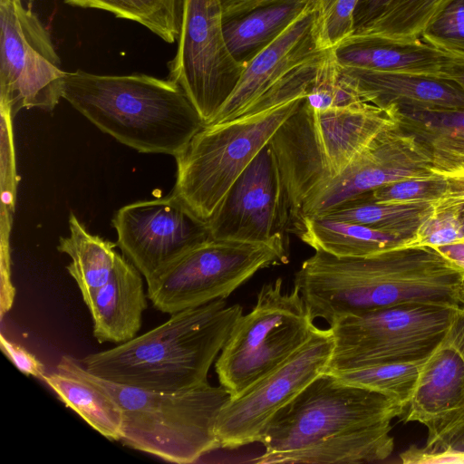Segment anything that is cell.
<instances>
[{
	"label": "cell",
	"instance_id": "1",
	"mask_svg": "<svg viewBox=\"0 0 464 464\" xmlns=\"http://www.w3.org/2000/svg\"><path fill=\"white\" fill-rule=\"evenodd\" d=\"M463 284L464 273L432 246H402L366 256L315 250L294 278L312 317L329 324L401 304L456 309Z\"/></svg>",
	"mask_w": 464,
	"mask_h": 464
},
{
	"label": "cell",
	"instance_id": "2",
	"mask_svg": "<svg viewBox=\"0 0 464 464\" xmlns=\"http://www.w3.org/2000/svg\"><path fill=\"white\" fill-rule=\"evenodd\" d=\"M243 314L226 299L170 314L168 321L79 362L104 380L149 391L177 392L208 382V374Z\"/></svg>",
	"mask_w": 464,
	"mask_h": 464
},
{
	"label": "cell",
	"instance_id": "3",
	"mask_svg": "<svg viewBox=\"0 0 464 464\" xmlns=\"http://www.w3.org/2000/svg\"><path fill=\"white\" fill-rule=\"evenodd\" d=\"M62 98L99 130L142 153L178 157L205 125L172 80L67 72Z\"/></svg>",
	"mask_w": 464,
	"mask_h": 464
},
{
	"label": "cell",
	"instance_id": "4",
	"mask_svg": "<svg viewBox=\"0 0 464 464\" xmlns=\"http://www.w3.org/2000/svg\"><path fill=\"white\" fill-rule=\"evenodd\" d=\"M58 371L82 377L108 392L122 412L123 445L169 462H196L220 447L216 424L220 410L231 398L220 384L164 392L112 382L88 372L68 355Z\"/></svg>",
	"mask_w": 464,
	"mask_h": 464
},
{
	"label": "cell",
	"instance_id": "5",
	"mask_svg": "<svg viewBox=\"0 0 464 464\" xmlns=\"http://www.w3.org/2000/svg\"><path fill=\"white\" fill-rule=\"evenodd\" d=\"M397 122L394 108L362 102L319 111L304 98L269 141L287 191L290 225L312 192L341 175L377 135Z\"/></svg>",
	"mask_w": 464,
	"mask_h": 464
},
{
	"label": "cell",
	"instance_id": "6",
	"mask_svg": "<svg viewBox=\"0 0 464 464\" xmlns=\"http://www.w3.org/2000/svg\"><path fill=\"white\" fill-rule=\"evenodd\" d=\"M304 98L280 103L263 95L237 118L205 125L176 157L172 193L207 222L237 179Z\"/></svg>",
	"mask_w": 464,
	"mask_h": 464
},
{
	"label": "cell",
	"instance_id": "7",
	"mask_svg": "<svg viewBox=\"0 0 464 464\" xmlns=\"http://www.w3.org/2000/svg\"><path fill=\"white\" fill-rule=\"evenodd\" d=\"M314 320L296 287L284 292L282 278L264 285L217 358L219 384L231 398L238 396L308 341L316 328Z\"/></svg>",
	"mask_w": 464,
	"mask_h": 464
},
{
	"label": "cell",
	"instance_id": "8",
	"mask_svg": "<svg viewBox=\"0 0 464 464\" xmlns=\"http://www.w3.org/2000/svg\"><path fill=\"white\" fill-rule=\"evenodd\" d=\"M404 410L382 393L325 372L269 420L259 441L265 452L257 459L293 451L348 431L392 424Z\"/></svg>",
	"mask_w": 464,
	"mask_h": 464
},
{
	"label": "cell",
	"instance_id": "9",
	"mask_svg": "<svg viewBox=\"0 0 464 464\" xmlns=\"http://www.w3.org/2000/svg\"><path fill=\"white\" fill-rule=\"evenodd\" d=\"M287 262L285 239L254 243L209 238L147 282V295L155 309L170 315L226 299L259 270Z\"/></svg>",
	"mask_w": 464,
	"mask_h": 464
},
{
	"label": "cell",
	"instance_id": "10",
	"mask_svg": "<svg viewBox=\"0 0 464 464\" xmlns=\"http://www.w3.org/2000/svg\"><path fill=\"white\" fill-rule=\"evenodd\" d=\"M454 310L401 304L342 317L329 324L334 349L326 372L422 360L444 339Z\"/></svg>",
	"mask_w": 464,
	"mask_h": 464
},
{
	"label": "cell",
	"instance_id": "11",
	"mask_svg": "<svg viewBox=\"0 0 464 464\" xmlns=\"http://www.w3.org/2000/svg\"><path fill=\"white\" fill-rule=\"evenodd\" d=\"M220 0H183L180 31L169 79L188 96L204 125L211 123L236 88L245 66L231 54Z\"/></svg>",
	"mask_w": 464,
	"mask_h": 464
},
{
	"label": "cell",
	"instance_id": "12",
	"mask_svg": "<svg viewBox=\"0 0 464 464\" xmlns=\"http://www.w3.org/2000/svg\"><path fill=\"white\" fill-rule=\"evenodd\" d=\"M66 72L51 35L22 0H0L1 110L52 111L62 98Z\"/></svg>",
	"mask_w": 464,
	"mask_h": 464
},
{
	"label": "cell",
	"instance_id": "13",
	"mask_svg": "<svg viewBox=\"0 0 464 464\" xmlns=\"http://www.w3.org/2000/svg\"><path fill=\"white\" fill-rule=\"evenodd\" d=\"M334 349L330 329L315 328L286 362L230 398L219 411L216 434L224 449L259 442L273 416L313 380L325 372Z\"/></svg>",
	"mask_w": 464,
	"mask_h": 464
},
{
	"label": "cell",
	"instance_id": "14",
	"mask_svg": "<svg viewBox=\"0 0 464 464\" xmlns=\"http://www.w3.org/2000/svg\"><path fill=\"white\" fill-rule=\"evenodd\" d=\"M430 146L399 121L377 135L350 166L303 202L294 224L320 217L365 193L396 181L434 174Z\"/></svg>",
	"mask_w": 464,
	"mask_h": 464
},
{
	"label": "cell",
	"instance_id": "15",
	"mask_svg": "<svg viewBox=\"0 0 464 464\" xmlns=\"http://www.w3.org/2000/svg\"><path fill=\"white\" fill-rule=\"evenodd\" d=\"M111 224L117 246L146 283L211 238L207 222L173 193L125 205L115 212Z\"/></svg>",
	"mask_w": 464,
	"mask_h": 464
},
{
	"label": "cell",
	"instance_id": "16",
	"mask_svg": "<svg viewBox=\"0 0 464 464\" xmlns=\"http://www.w3.org/2000/svg\"><path fill=\"white\" fill-rule=\"evenodd\" d=\"M207 225L213 239L254 243L285 239L290 206L269 143L237 179Z\"/></svg>",
	"mask_w": 464,
	"mask_h": 464
},
{
	"label": "cell",
	"instance_id": "17",
	"mask_svg": "<svg viewBox=\"0 0 464 464\" xmlns=\"http://www.w3.org/2000/svg\"><path fill=\"white\" fill-rule=\"evenodd\" d=\"M316 5H309L246 66L210 124L233 120L296 68L324 55L315 34Z\"/></svg>",
	"mask_w": 464,
	"mask_h": 464
},
{
	"label": "cell",
	"instance_id": "18",
	"mask_svg": "<svg viewBox=\"0 0 464 464\" xmlns=\"http://www.w3.org/2000/svg\"><path fill=\"white\" fill-rule=\"evenodd\" d=\"M332 50L345 67L454 79L464 71V58L446 53L420 38L397 40L353 34Z\"/></svg>",
	"mask_w": 464,
	"mask_h": 464
},
{
	"label": "cell",
	"instance_id": "19",
	"mask_svg": "<svg viewBox=\"0 0 464 464\" xmlns=\"http://www.w3.org/2000/svg\"><path fill=\"white\" fill-rule=\"evenodd\" d=\"M340 67L362 99L377 107L464 110V88L453 79Z\"/></svg>",
	"mask_w": 464,
	"mask_h": 464
},
{
	"label": "cell",
	"instance_id": "20",
	"mask_svg": "<svg viewBox=\"0 0 464 464\" xmlns=\"http://www.w3.org/2000/svg\"><path fill=\"white\" fill-rule=\"evenodd\" d=\"M142 276L130 260L117 254L109 280L85 302L98 343L121 344L138 335L149 299Z\"/></svg>",
	"mask_w": 464,
	"mask_h": 464
},
{
	"label": "cell",
	"instance_id": "21",
	"mask_svg": "<svg viewBox=\"0 0 464 464\" xmlns=\"http://www.w3.org/2000/svg\"><path fill=\"white\" fill-rule=\"evenodd\" d=\"M407 407L406 421L427 429L464 408V362L443 340L422 361Z\"/></svg>",
	"mask_w": 464,
	"mask_h": 464
},
{
	"label": "cell",
	"instance_id": "22",
	"mask_svg": "<svg viewBox=\"0 0 464 464\" xmlns=\"http://www.w3.org/2000/svg\"><path fill=\"white\" fill-rule=\"evenodd\" d=\"M392 424L355 430L256 463H370L388 459L394 450Z\"/></svg>",
	"mask_w": 464,
	"mask_h": 464
},
{
	"label": "cell",
	"instance_id": "23",
	"mask_svg": "<svg viewBox=\"0 0 464 464\" xmlns=\"http://www.w3.org/2000/svg\"><path fill=\"white\" fill-rule=\"evenodd\" d=\"M289 231L314 250L336 256H366L405 246L400 236L368 226L324 217H304Z\"/></svg>",
	"mask_w": 464,
	"mask_h": 464
},
{
	"label": "cell",
	"instance_id": "24",
	"mask_svg": "<svg viewBox=\"0 0 464 464\" xmlns=\"http://www.w3.org/2000/svg\"><path fill=\"white\" fill-rule=\"evenodd\" d=\"M309 5L312 4H273L223 19L224 35L231 54L239 63L246 66Z\"/></svg>",
	"mask_w": 464,
	"mask_h": 464
},
{
	"label": "cell",
	"instance_id": "25",
	"mask_svg": "<svg viewBox=\"0 0 464 464\" xmlns=\"http://www.w3.org/2000/svg\"><path fill=\"white\" fill-rule=\"evenodd\" d=\"M70 234L60 237L57 250L71 257L66 269L85 303L110 278L115 266L117 243L91 234L77 217L69 216Z\"/></svg>",
	"mask_w": 464,
	"mask_h": 464
},
{
	"label": "cell",
	"instance_id": "26",
	"mask_svg": "<svg viewBox=\"0 0 464 464\" xmlns=\"http://www.w3.org/2000/svg\"><path fill=\"white\" fill-rule=\"evenodd\" d=\"M68 408L111 440H121L122 412L104 390L78 375L58 371L42 379Z\"/></svg>",
	"mask_w": 464,
	"mask_h": 464
},
{
	"label": "cell",
	"instance_id": "27",
	"mask_svg": "<svg viewBox=\"0 0 464 464\" xmlns=\"http://www.w3.org/2000/svg\"><path fill=\"white\" fill-rule=\"evenodd\" d=\"M433 212L432 202L382 203L373 200L369 192L320 217L361 224L389 232L405 238L408 241L407 246L420 226Z\"/></svg>",
	"mask_w": 464,
	"mask_h": 464
},
{
	"label": "cell",
	"instance_id": "28",
	"mask_svg": "<svg viewBox=\"0 0 464 464\" xmlns=\"http://www.w3.org/2000/svg\"><path fill=\"white\" fill-rule=\"evenodd\" d=\"M81 8L104 10L118 18L140 24L163 41L179 38L183 0H63Z\"/></svg>",
	"mask_w": 464,
	"mask_h": 464
},
{
	"label": "cell",
	"instance_id": "29",
	"mask_svg": "<svg viewBox=\"0 0 464 464\" xmlns=\"http://www.w3.org/2000/svg\"><path fill=\"white\" fill-rule=\"evenodd\" d=\"M424 359L369 364L330 373L350 384L382 393L405 409L411 400Z\"/></svg>",
	"mask_w": 464,
	"mask_h": 464
},
{
	"label": "cell",
	"instance_id": "30",
	"mask_svg": "<svg viewBox=\"0 0 464 464\" xmlns=\"http://www.w3.org/2000/svg\"><path fill=\"white\" fill-rule=\"evenodd\" d=\"M447 0H395L374 22L354 34L413 40L420 35Z\"/></svg>",
	"mask_w": 464,
	"mask_h": 464
},
{
	"label": "cell",
	"instance_id": "31",
	"mask_svg": "<svg viewBox=\"0 0 464 464\" xmlns=\"http://www.w3.org/2000/svg\"><path fill=\"white\" fill-rule=\"evenodd\" d=\"M396 116L430 147L464 149V110L400 108Z\"/></svg>",
	"mask_w": 464,
	"mask_h": 464
},
{
	"label": "cell",
	"instance_id": "32",
	"mask_svg": "<svg viewBox=\"0 0 464 464\" xmlns=\"http://www.w3.org/2000/svg\"><path fill=\"white\" fill-rule=\"evenodd\" d=\"M304 102L314 110L324 111L365 102L346 79L332 50H329L308 87Z\"/></svg>",
	"mask_w": 464,
	"mask_h": 464
},
{
	"label": "cell",
	"instance_id": "33",
	"mask_svg": "<svg viewBox=\"0 0 464 464\" xmlns=\"http://www.w3.org/2000/svg\"><path fill=\"white\" fill-rule=\"evenodd\" d=\"M360 0H319L315 34L320 49L331 50L353 34L354 13Z\"/></svg>",
	"mask_w": 464,
	"mask_h": 464
},
{
	"label": "cell",
	"instance_id": "34",
	"mask_svg": "<svg viewBox=\"0 0 464 464\" xmlns=\"http://www.w3.org/2000/svg\"><path fill=\"white\" fill-rule=\"evenodd\" d=\"M420 39L464 58V0H449L427 24Z\"/></svg>",
	"mask_w": 464,
	"mask_h": 464
},
{
	"label": "cell",
	"instance_id": "35",
	"mask_svg": "<svg viewBox=\"0 0 464 464\" xmlns=\"http://www.w3.org/2000/svg\"><path fill=\"white\" fill-rule=\"evenodd\" d=\"M444 454H464V408L429 428L424 446H411L400 457L403 463L414 464L420 458Z\"/></svg>",
	"mask_w": 464,
	"mask_h": 464
},
{
	"label": "cell",
	"instance_id": "36",
	"mask_svg": "<svg viewBox=\"0 0 464 464\" xmlns=\"http://www.w3.org/2000/svg\"><path fill=\"white\" fill-rule=\"evenodd\" d=\"M446 179L439 173L413 178L380 187L370 192L371 198L382 203L429 201L435 203L444 194Z\"/></svg>",
	"mask_w": 464,
	"mask_h": 464
},
{
	"label": "cell",
	"instance_id": "37",
	"mask_svg": "<svg viewBox=\"0 0 464 464\" xmlns=\"http://www.w3.org/2000/svg\"><path fill=\"white\" fill-rule=\"evenodd\" d=\"M464 239V221L449 209H435L406 246L439 247Z\"/></svg>",
	"mask_w": 464,
	"mask_h": 464
},
{
	"label": "cell",
	"instance_id": "38",
	"mask_svg": "<svg viewBox=\"0 0 464 464\" xmlns=\"http://www.w3.org/2000/svg\"><path fill=\"white\" fill-rule=\"evenodd\" d=\"M446 179V189L441 198L434 203L435 209H449L464 221V170H433Z\"/></svg>",
	"mask_w": 464,
	"mask_h": 464
},
{
	"label": "cell",
	"instance_id": "39",
	"mask_svg": "<svg viewBox=\"0 0 464 464\" xmlns=\"http://www.w3.org/2000/svg\"><path fill=\"white\" fill-rule=\"evenodd\" d=\"M0 346L6 357L26 375L43 379L46 374L44 364L23 346L0 334Z\"/></svg>",
	"mask_w": 464,
	"mask_h": 464
},
{
	"label": "cell",
	"instance_id": "40",
	"mask_svg": "<svg viewBox=\"0 0 464 464\" xmlns=\"http://www.w3.org/2000/svg\"><path fill=\"white\" fill-rule=\"evenodd\" d=\"M395 0H360L354 13V34L378 19Z\"/></svg>",
	"mask_w": 464,
	"mask_h": 464
},
{
	"label": "cell",
	"instance_id": "41",
	"mask_svg": "<svg viewBox=\"0 0 464 464\" xmlns=\"http://www.w3.org/2000/svg\"><path fill=\"white\" fill-rule=\"evenodd\" d=\"M443 341L458 352L464 362V293L460 306L454 310Z\"/></svg>",
	"mask_w": 464,
	"mask_h": 464
},
{
	"label": "cell",
	"instance_id": "42",
	"mask_svg": "<svg viewBox=\"0 0 464 464\" xmlns=\"http://www.w3.org/2000/svg\"><path fill=\"white\" fill-rule=\"evenodd\" d=\"M433 152L432 170H464V149L430 147Z\"/></svg>",
	"mask_w": 464,
	"mask_h": 464
},
{
	"label": "cell",
	"instance_id": "43",
	"mask_svg": "<svg viewBox=\"0 0 464 464\" xmlns=\"http://www.w3.org/2000/svg\"><path fill=\"white\" fill-rule=\"evenodd\" d=\"M319 0H240L223 8V19L242 14L254 8L285 2H302L317 5Z\"/></svg>",
	"mask_w": 464,
	"mask_h": 464
},
{
	"label": "cell",
	"instance_id": "44",
	"mask_svg": "<svg viewBox=\"0 0 464 464\" xmlns=\"http://www.w3.org/2000/svg\"><path fill=\"white\" fill-rule=\"evenodd\" d=\"M435 248L464 273V239Z\"/></svg>",
	"mask_w": 464,
	"mask_h": 464
},
{
	"label": "cell",
	"instance_id": "45",
	"mask_svg": "<svg viewBox=\"0 0 464 464\" xmlns=\"http://www.w3.org/2000/svg\"><path fill=\"white\" fill-rule=\"evenodd\" d=\"M457 463L464 464V454H444L420 458L416 464Z\"/></svg>",
	"mask_w": 464,
	"mask_h": 464
},
{
	"label": "cell",
	"instance_id": "46",
	"mask_svg": "<svg viewBox=\"0 0 464 464\" xmlns=\"http://www.w3.org/2000/svg\"><path fill=\"white\" fill-rule=\"evenodd\" d=\"M453 80L458 82L464 88V71L459 73Z\"/></svg>",
	"mask_w": 464,
	"mask_h": 464
},
{
	"label": "cell",
	"instance_id": "47",
	"mask_svg": "<svg viewBox=\"0 0 464 464\" xmlns=\"http://www.w3.org/2000/svg\"><path fill=\"white\" fill-rule=\"evenodd\" d=\"M220 1L222 3L223 8H225V7H227V6L230 5H233V4H235V3H237V2H238L240 0H220Z\"/></svg>",
	"mask_w": 464,
	"mask_h": 464
},
{
	"label": "cell",
	"instance_id": "48",
	"mask_svg": "<svg viewBox=\"0 0 464 464\" xmlns=\"http://www.w3.org/2000/svg\"><path fill=\"white\" fill-rule=\"evenodd\" d=\"M462 293H464V284H463V287H462Z\"/></svg>",
	"mask_w": 464,
	"mask_h": 464
},
{
	"label": "cell",
	"instance_id": "49",
	"mask_svg": "<svg viewBox=\"0 0 464 464\" xmlns=\"http://www.w3.org/2000/svg\"><path fill=\"white\" fill-rule=\"evenodd\" d=\"M448 1H449V0H447V2H448Z\"/></svg>",
	"mask_w": 464,
	"mask_h": 464
}]
</instances>
